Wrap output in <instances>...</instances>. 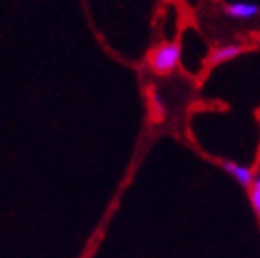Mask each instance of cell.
<instances>
[{
	"label": "cell",
	"mask_w": 260,
	"mask_h": 258,
	"mask_svg": "<svg viewBox=\"0 0 260 258\" xmlns=\"http://www.w3.org/2000/svg\"><path fill=\"white\" fill-rule=\"evenodd\" d=\"M181 59V46L177 43H165L157 46L150 54V69L157 76H168L172 74Z\"/></svg>",
	"instance_id": "cell-1"
},
{
	"label": "cell",
	"mask_w": 260,
	"mask_h": 258,
	"mask_svg": "<svg viewBox=\"0 0 260 258\" xmlns=\"http://www.w3.org/2000/svg\"><path fill=\"white\" fill-rule=\"evenodd\" d=\"M260 13V6L253 2H233L225 6V15L236 20H249L255 19Z\"/></svg>",
	"instance_id": "cell-2"
},
{
	"label": "cell",
	"mask_w": 260,
	"mask_h": 258,
	"mask_svg": "<svg viewBox=\"0 0 260 258\" xmlns=\"http://www.w3.org/2000/svg\"><path fill=\"white\" fill-rule=\"evenodd\" d=\"M223 170L227 174H231L236 179V183H240L242 186H253V181H255V172L249 168V166H244V164L233 163V160H225L221 164Z\"/></svg>",
	"instance_id": "cell-3"
},
{
	"label": "cell",
	"mask_w": 260,
	"mask_h": 258,
	"mask_svg": "<svg viewBox=\"0 0 260 258\" xmlns=\"http://www.w3.org/2000/svg\"><path fill=\"white\" fill-rule=\"evenodd\" d=\"M244 46L242 45H236V43H233V45H223V46H218V48L212 52V55H210V64H221V63H227V61H233L236 59L238 55L244 54Z\"/></svg>",
	"instance_id": "cell-4"
},
{
	"label": "cell",
	"mask_w": 260,
	"mask_h": 258,
	"mask_svg": "<svg viewBox=\"0 0 260 258\" xmlns=\"http://www.w3.org/2000/svg\"><path fill=\"white\" fill-rule=\"evenodd\" d=\"M150 102H151V111H153V114H155L157 122L165 120L166 105H165V100H162V96L159 94V90H157V89L150 90Z\"/></svg>",
	"instance_id": "cell-5"
},
{
	"label": "cell",
	"mask_w": 260,
	"mask_h": 258,
	"mask_svg": "<svg viewBox=\"0 0 260 258\" xmlns=\"http://www.w3.org/2000/svg\"><path fill=\"white\" fill-rule=\"evenodd\" d=\"M249 199H251V205H253V209H255V212L260 216V190L251 188Z\"/></svg>",
	"instance_id": "cell-6"
},
{
	"label": "cell",
	"mask_w": 260,
	"mask_h": 258,
	"mask_svg": "<svg viewBox=\"0 0 260 258\" xmlns=\"http://www.w3.org/2000/svg\"><path fill=\"white\" fill-rule=\"evenodd\" d=\"M251 188L260 190V168L256 170V174H255V181H253V186H251Z\"/></svg>",
	"instance_id": "cell-7"
}]
</instances>
